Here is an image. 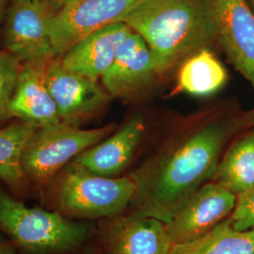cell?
<instances>
[{
    "label": "cell",
    "mask_w": 254,
    "mask_h": 254,
    "mask_svg": "<svg viewBox=\"0 0 254 254\" xmlns=\"http://www.w3.org/2000/svg\"><path fill=\"white\" fill-rule=\"evenodd\" d=\"M233 125L214 120L131 175L136 185L133 214L172 221L191 196L214 179Z\"/></svg>",
    "instance_id": "1"
},
{
    "label": "cell",
    "mask_w": 254,
    "mask_h": 254,
    "mask_svg": "<svg viewBox=\"0 0 254 254\" xmlns=\"http://www.w3.org/2000/svg\"><path fill=\"white\" fill-rule=\"evenodd\" d=\"M124 22L143 38L159 73L218 41L215 0H143Z\"/></svg>",
    "instance_id": "2"
},
{
    "label": "cell",
    "mask_w": 254,
    "mask_h": 254,
    "mask_svg": "<svg viewBox=\"0 0 254 254\" xmlns=\"http://www.w3.org/2000/svg\"><path fill=\"white\" fill-rule=\"evenodd\" d=\"M0 231L32 254L70 252L82 246L90 227L57 211L27 207L0 189Z\"/></svg>",
    "instance_id": "3"
},
{
    "label": "cell",
    "mask_w": 254,
    "mask_h": 254,
    "mask_svg": "<svg viewBox=\"0 0 254 254\" xmlns=\"http://www.w3.org/2000/svg\"><path fill=\"white\" fill-rule=\"evenodd\" d=\"M132 177L113 178L68 164L53 189L56 211L68 218H111L122 215L136 195Z\"/></svg>",
    "instance_id": "4"
},
{
    "label": "cell",
    "mask_w": 254,
    "mask_h": 254,
    "mask_svg": "<svg viewBox=\"0 0 254 254\" xmlns=\"http://www.w3.org/2000/svg\"><path fill=\"white\" fill-rule=\"evenodd\" d=\"M113 129V126L81 129L63 122L38 128L22 155V167L27 181L45 189L61 170L106 138Z\"/></svg>",
    "instance_id": "5"
},
{
    "label": "cell",
    "mask_w": 254,
    "mask_h": 254,
    "mask_svg": "<svg viewBox=\"0 0 254 254\" xmlns=\"http://www.w3.org/2000/svg\"><path fill=\"white\" fill-rule=\"evenodd\" d=\"M55 12L49 0H13L3 28L5 50L26 64L55 59L50 33Z\"/></svg>",
    "instance_id": "6"
},
{
    "label": "cell",
    "mask_w": 254,
    "mask_h": 254,
    "mask_svg": "<svg viewBox=\"0 0 254 254\" xmlns=\"http://www.w3.org/2000/svg\"><path fill=\"white\" fill-rule=\"evenodd\" d=\"M143 0H69L55 12L51 22L54 58L95 30L124 22Z\"/></svg>",
    "instance_id": "7"
},
{
    "label": "cell",
    "mask_w": 254,
    "mask_h": 254,
    "mask_svg": "<svg viewBox=\"0 0 254 254\" xmlns=\"http://www.w3.org/2000/svg\"><path fill=\"white\" fill-rule=\"evenodd\" d=\"M236 199L234 193L216 182L204 184L166 224L173 245H186L206 235L230 217Z\"/></svg>",
    "instance_id": "8"
},
{
    "label": "cell",
    "mask_w": 254,
    "mask_h": 254,
    "mask_svg": "<svg viewBox=\"0 0 254 254\" xmlns=\"http://www.w3.org/2000/svg\"><path fill=\"white\" fill-rule=\"evenodd\" d=\"M46 82L61 122L77 126L103 109L110 99L97 80L68 70L55 58L46 65Z\"/></svg>",
    "instance_id": "9"
},
{
    "label": "cell",
    "mask_w": 254,
    "mask_h": 254,
    "mask_svg": "<svg viewBox=\"0 0 254 254\" xmlns=\"http://www.w3.org/2000/svg\"><path fill=\"white\" fill-rule=\"evenodd\" d=\"M218 41L254 89V13L246 0H215Z\"/></svg>",
    "instance_id": "10"
},
{
    "label": "cell",
    "mask_w": 254,
    "mask_h": 254,
    "mask_svg": "<svg viewBox=\"0 0 254 254\" xmlns=\"http://www.w3.org/2000/svg\"><path fill=\"white\" fill-rule=\"evenodd\" d=\"M102 239L109 254H170L173 247L161 220L133 213L110 218Z\"/></svg>",
    "instance_id": "11"
},
{
    "label": "cell",
    "mask_w": 254,
    "mask_h": 254,
    "mask_svg": "<svg viewBox=\"0 0 254 254\" xmlns=\"http://www.w3.org/2000/svg\"><path fill=\"white\" fill-rule=\"evenodd\" d=\"M158 74L150 47L133 31L119 47L113 64L101 79L110 96L122 98L142 90Z\"/></svg>",
    "instance_id": "12"
},
{
    "label": "cell",
    "mask_w": 254,
    "mask_h": 254,
    "mask_svg": "<svg viewBox=\"0 0 254 254\" xmlns=\"http://www.w3.org/2000/svg\"><path fill=\"white\" fill-rule=\"evenodd\" d=\"M132 32L125 22L111 24L84 37L59 59L66 69L97 80L109 71L119 47Z\"/></svg>",
    "instance_id": "13"
},
{
    "label": "cell",
    "mask_w": 254,
    "mask_h": 254,
    "mask_svg": "<svg viewBox=\"0 0 254 254\" xmlns=\"http://www.w3.org/2000/svg\"><path fill=\"white\" fill-rule=\"evenodd\" d=\"M48 62L27 63L22 66L9 107L12 117L38 128L61 122L54 98L46 85Z\"/></svg>",
    "instance_id": "14"
},
{
    "label": "cell",
    "mask_w": 254,
    "mask_h": 254,
    "mask_svg": "<svg viewBox=\"0 0 254 254\" xmlns=\"http://www.w3.org/2000/svg\"><path fill=\"white\" fill-rule=\"evenodd\" d=\"M144 129L142 119H131L117 132L77 155L73 162L93 174L113 177L131 161Z\"/></svg>",
    "instance_id": "15"
},
{
    "label": "cell",
    "mask_w": 254,
    "mask_h": 254,
    "mask_svg": "<svg viewBox=\"0 0 254 254\" xmlns=\"http://www.w3.org/2000/svg\"><path fill=\"white\" fill-rule=\"evenodd\" d=\"M227 80L224 66L210 48H204L183 62L177 76V87L193 96H208L224 87Z\"/></svg>",
    "instance_id": "16"
},
{
    "label": "cell",
    "mask_w": 254,
    "mask_h": 254,
    "mask_svg": "<svg viewBox=\"0 0 254 254\" xmlns=\"http://www.w3.org/2000/svg\"><path fill=\"white\" fill-rule=\"evenodd\" d=\"M216 183L239 196L254 187V130L240 136L218 166Z\"/></svg>",
    "instance_id": "17"
},
{
    "label": "cell",
    "mask_w": 254,
    "mask_h": 254,
    "mask_svg": "<svg viewBox=\"0 0 254 254\" xmlns=\"http://www.w3.org/2000/svg\"><path fill=\"white\" fill-rule=\"evenodd\" d=\"M170 254H254V229L239 231L229 218L186 245H173Z\"/></svg>",
    "instance_id": "18"
},
{
    "label": "cell",
    "mask_w": 254,
    "mask_h": 254,
    "mask_svg": "<svg viewBox=\"0 0 254 254\" xmlns=\"http://www.w3.org/2000/svg\"><path fill=\"white\" fill-rule=\"evenodd\" d=\"M37 129L22 121L0 128V180L13 190H22L27 184L22 155Z\"/></svg>",
    "instance_id": "19"
},
{
    "label": "cell",
    "mask_w": 254,
    "mask_h": 254,
    "mask_svg": "<svg viewBox=\"0 0 254 254\" xmlns=\"http://www.w3.org/2000/svg\"><path fill=\"white\" fill-rule=\"evenodd\" d=\"M21 62L6 50H0V128L12 118L10 101L18 83Z\"/></svg>",
    "instance_id": "20"
},
{
    "label": "cell",
    "mask_w": 254,
    "mask_h": 254,
    "mask_svg": "<svg viewBox=\"0 0 254 254\" xmlns=\"http://www.w3.org/2000/svg\"><path fill=\"white\" fill-rule=\"evenodd\" d=\"M229 220L232 227L236 230L254 229V187L237 196L236 206Z\"/></svg>",
    "instance_id": "21"
},
{
    "label": "cell",
    "mask_w": 254,
    "mask_h": 254,
    "mask_svg": "<svg viewBox=\"0 0 254 254\" xmlns=\"http://www.w3.org/2000/svg\"><path fill=\"white\" fill-rule=\"evenodd\" d=\"M15 254V245L10 240L0 238V254Z\"/></svg>",
    "instance_id": "22"
},
{
    "label": "cell",
    "mask_w": 254,
    "mask_h": 254,
    "mask_svg": "<svg viewBox=\"0 0 254 254\" xmlns=\"http://www.w3.org/2000/svg\"><path fill=\"white\" fill-rule=\"evenodd\" d=\"M68 1H69V0H49V2L51 3V5L53 6V8H54L56 11L60 9L61 7H63L64 4H65L66 2H68Z\"/></svg>",
    "instance_id": "23"
},
{
    "label": "cell",
    "mask_w": 254,
    "mask_h": 254,
    "mask_svg": "<svg viewBox=\"0 0 254 254\" xmlns=\"http://www.w3.org/2000/svg\"><path fill=\"white\" fill-rule=\"evenodd\" d=\"M5 6H6V0H0V22L3 18L4 12H5Z\"/></svg>",
    "instance_id": "24"
},
{
    "label": "cell",
    "mask_w": 254,
    "mask_h": 254,
    "mask_svg": "<svg viewBox=\"0 0 254 254\" xmlns=\"http://www.w3.org/2000/svg\"><path fill=\"white\" fill-rule=\"evenodd\" d=\"M246 1H247L248 5L250 6V8L252 9L254 13V0H246Z\"/></svg>",
    "instance_id": "25"
},
{
    "label": "cell",
    "mask_w": 254,
    "mask_h": 254,
    "mask_svg": "<svg viewBox=\"0 0 254 254\" xmlns=\"http://www.w3.org/2000/svg\"><path fill=\"white\" fill-rule=\"evenodd\" d=\"M250 119H251V120H254V111H253V112H252V113H251V116H250Z\"/></svg>",
    "instance_id": "26"
},
{
    "label": "cell",
    "mask_w": 254,
    "mask_h": 254,
    "mask_svg": "<svg viewBox=\"0 0 254 254\" xmlns=\"http://www.w3.org/2000/svg\"><path fill=\"white\" fill-rule=\"evenodd\" d=\"M13 1V0H12ZM38 1H45V0H38Z\"/></svg>",
    "instance_id": "27"
}]
</instances>
